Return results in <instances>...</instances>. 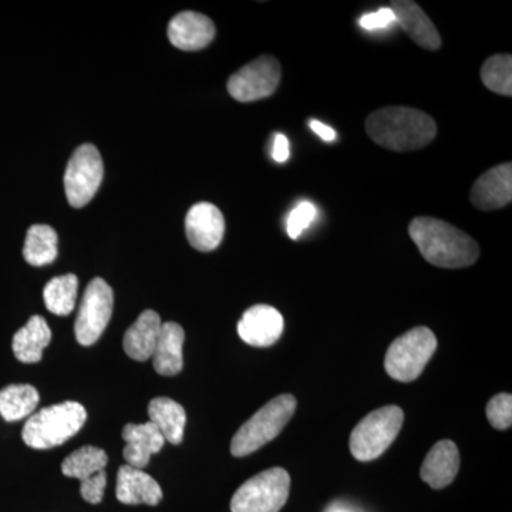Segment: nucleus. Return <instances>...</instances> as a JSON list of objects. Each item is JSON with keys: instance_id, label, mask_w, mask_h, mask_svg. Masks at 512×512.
Returning a JSON list of instances; mask_svg holds the SVG:
<instances>
[{"instance_id": "f257e3e1", "label": "nucleus", "mask_w": 512, "mask_h": 512, "mask_svg": "<svg viewBox=\"0 0 512 512\" xmlns=\"http://www.w3.org/2000/svg\"><path fill=\"white\" fill-rule=\"evenodd\" d=\"M367 136L377 146L406 153L429 146L437 136V124L429 114L410 107H383L366 120Z\"/></svg>"}, {"instance_id": "f03ea898", "label": "nucleus", "mask_w": 512, "mask_h": 512, "mask_svg": "<svg viewBox=\"0 0 512 512\" xmlns=\"http://www.w3.org/2000/svg\"><path fill=\"white\" fill-rule=\"evenodd\" d=\"M409 234L423 258L439 268H466L480 256V248L470 235L437 218H414Z\"/></svg>"}, {"instance_id": "7ed1b4c3", "label": "nucleus", "mask_w": 512, "mask_h": 512, "mask_svg": "<svg viewBox=\"0 0 512 512\" xmlns=\"http://www.w3.org/2000/svg\"><path fill=\"white\" fill-rule=\"evenodd\" d=\"M86 409L77 402H64L45 407L32 414L22 431L26 446L35 450H50L62 446L83 429Z\"/></svg>"}, {"instance_id": "20e7f679", "label": "nucleus", "mask_w": 512, "mask_h": 512, "mask_svg": "<svg viewBox=\"0 0 512 512\" xmlns=\"http://www.w3.org/2000/svg\"><path fill=\"white\" fill-rule=\"evenodd\" d=\"M295 410L296 399L292 394H281L266 403L232 437V456H249L265 444L271 443L291 421Z\"/></svg>"}, {"instance_id": "39448f33", "label": "nucleus", "mask_w": 512, "mask_h": 512, "mask_svg": "<svg viewBox=\"0 0 512 512\" xmlns=\"http://www.w3.org/2000/svg\"><path fill=\"white\" fill-rule=\"evenodd\" d=\"M436 349L434 333L426 326H419L394 340L387 350L384 369L397 382H413L423 373Z\"/></svg>"}, {"instance_id": "423d86ee", "label": "nucleus", "mask_w": 512, "mask_h": 512, "mask_svg": "<svg viewBox=\"0 0 512 512\" xmlns=\"http://www.w3.org/2000/svg\"><path fill=\"white\" fill-rule=\"evenodd\" d=\"M403 410L399 406H386L367 414L350 434V451L356 460H376L392 446L402 430Z\"/></svg>"}, {"instance_id": "0eeeda50", "label": "nucleus", "mask_w": 512, "mask_h": 512, "mask_svg": "<svg viewBox=\"0 0 512 512\" xmlns=\"http://www.w3.org/2000/svg\"><path fill=\"white\" fill-rule=\"evenodd\" d=\"M291 491V477L284 468H269L249 478L231 500L232 512H279Z\"/></svg>"}, {"instance_id": "6e6552de", "label": "nucleus", "mask_w": 512, "mask_h": 512, "mask_svg": "<svg viewBox=\"0 0 512 512\" xmlns=\"http://www.w3.org/2000/svg\"><path fill=\"white\" fill-rule=\"evenodd\" d=\"M103 175V160L97 147L83 144L77 148L64 173V191L69 204L74 208L89 204L99 191Z\"/></svg>"}, {"instance_id": "1a4fd4ad", "label": "nucleus", "mask_w": 512, "mask_h": 512, "mask_svg": "<svg viewBox=\"0 0 512 512\" xmlns=\"http://www.w3.org/2000/svg\"><path fill=\"white\" fill-rule=\"evenodd\" d=\"M113 289L104 279L94 278L87 285L79 313L74 322V335L82 346H92L103 335L113 315Z\"/></svg>"}, {"instance_id": "9d476101", "label": "nucleus", "mask_w": 512, "mask_h": 512, "mask_svg": "<svg viewBox=\"0 0 512 512\" xmlns=\"http://www.w3.org/2000/svg\"><path fill=\"white\" fill-rule=\"evenodd\" d=\"M281 74V63L274 56L258 57L229 77L228 93L241 103L266 99L278 89Z\"/></svg>"}, {"instance_id": "9b49d317", "label": "nucleus", "mask_w": 512, "mask_h": 512, "mask_svg": "<svg viewBox=\"0 0 512 512\" xmlns=\"http://www.w3.org/2000/svg\"><path fill=\"white\" fill-rule=\"evenodd\" d=\"M225 220L220 208L210 202L195 204L185 218V234L195 249L214 251L224 238Z\"/></svg>"}, {"instance_id": "f8f14e48", "label": "nucleus", "mask_w": 512, "mask_h": 512, "mask_svg": "<svg viewBox=\"0 0 512 512\" xmlns=\"http://www.w3.org/2000/svg\"><path fill=\"white\" fill-rule=\"evenodd\" d=\"M284 318L269 305H256L242 315L238 323L239 338L255 348H269L281 338Z\"/></svg>"}, {"instance_id": "ddd939ff", "label": "nucleus", "mask_w": 512, "mask_h": 512, "mask_svg": "<svg viewBox=\"0 0 512 512\" xmlns=\"http://www.w3.org/2000/svg\"><path fill=\"white\" fill-rule=\"evenodd\" d=\"M471 202L480 211H495L512 201V164L495 165L471 188Z\"/></svg>"}, {"instance_id": "4468645a", "label": "nucleus", "mask_w": 512, "mask_h": 512, "mask_svg": "<svg viewBox=\"0 0 512 512\" xmlns=\"http://www.w3.org/2000/svg\"><path fill=\"white\" fill-rule=\"evenodd\" d=\"M214 37V22L201 13H178L168 25V39L171 45L185 52L204 49L210 45Z\"/></svg>"}, {"instance_id": "2eb2a0df", "label": "nucleus", "mask_w": 512, "mask_h": 512, "mask_svg": "<svg viewBox=\"0 0 512 512\" xmlns=\"http://www.w3.org/2000/svg\"><path fill=\"white\" fill-rule=\"evenodd\" d=\"M124 460L128 466L143 470L150 463L153 454L163 450L165 439L161 431L151 421L144 424H126L123 429Z\"/></svg>"}, {"instance_id": "dca6fc26", "label": "nucleus", "mask_w": 512, "mask_h": 512, "mask_svg": "<svg viewBox=\"0 0 512 512\" xmlns=\"http://www.w3.org/2000/svg\"><path fill=\"white\" fill-rule=\"evenodd\" d=\"M392 9L396 22L402 26L404 32L410 36L416 45L423 49L439 50L441 47V36L429 16L423 12V9L416 2L410 0H397L392 2Z\"/></svg>"}, {"instance_id": "f3484780", "label": "nucleus", "mask_w": 512, "mask_h": 512, "mask_svg": "<svg viewBox=\"0 0 512 512\" xmlns=\"http://www.w3.org/2000/svg\"><path fill=\"white\" fill-rule=\"evenodd\" d=\"M117 500L127 505H151L156 507L163 500V490L153 477L143 470L121 466L117 473Z\"/></svg>"}, {"instance_id": "a211bd4d", "label": "nucleus", "mask_w": 512, "mask_h": 512, "mask_svg": "<svg viewBox=\"0 0 512 512\" xmlns=\"http://www.w3.org/2000/svg\"><path fill=\"white\" fill-rule=\"evenodd\" d=\"M460 470V454L451 440H441L434 444L421 466L420 476L424 483L434 490H441L453 483Z\"/></svg>"}, {"instance_id": "6ab92c4d", "label": "nucleus", "mask_w": 512, "mask_h": 512, "mask_svg": "<svg viewBox=\"0 0 512 512\" xmlns=\"http://www.w3.org/2000/svg\"><path fill=\"white\" fill-rule=\"evenodd\" d=\"M160 315L154 311H144L124 335V352L137 362H146L153 357L158 336L161 332Z\"/></svg>"}, {"instance_id": "aec40b11", "label": "nucleus", "mask_w": 512, "mask_h": 512, "mask_svg": "<svg viewBox=\"0 0 512 512\" xmlns=\"http://www.w3.org/2000/svg\"><path fill=\"white\" fill-rule=\"evenodd\" d=\"M184 329L178 323L167 322L161 325L156 349H154V369L161 376H175L183 370Z\"/></svg>"}, {"instance_id": "412c9836", "label": "nucleus", "mask_w": 512, "mask_h": 512, "mask_svg": "<svg viewBox=\"0 0 512 512\" xmlns=\"http://www.w3.org/2000/svg\"><path fill=\"white\" fill-rule=\"evenodd\" d=\"M52 340V330L45 318L35 315L13 336L12 349L22 363H37Z\"/></svg>"}, {"instance_id": "4be33fe9", "label": "nucleus", "mask_w": 512, "mask_h": 512, "mask_svg": "<svg viewBox=\"0 0 512 512\" xmlns=\"http://www.w3.org/2000/svg\"><path fill=\"white\" fill-rule=\"evenodd\" d=\"M148 416L165 441L174 446L183 443L187 413L180 403L168 397H156L148 404Z\"/></svg>"}, {"instance_id": "5701e85b", "label": "nucleus", "mask_w": 512, "mask_h": 512, "mask_svg": "<svg viewBox=\"0 0 512 512\" xmlns=\"http://www.w3.org/2000/svg\"><path fill=\"white\" fill-rule=\"evenodd\" d=\"M40 402L39 392L30 384H10L0 390V416L6 421H19L32 416Z\"/></svg>"}, {"instance_id": "b1692460", "label": "nucleus", "mask_w": 512, "mask_h": 512, "mask_svg": "<svg viewBox=\"0 0 512 512\" xmlns=\"http://www.w3.org/2000/svg\"><path fill=\"white\" fill-rule=\"evenodd\" d=\"M57 234L49 225H32L26 235L23 256L32 266H45L52 264L57 258Z\"/></svg>"}, {"instance_id": "393cba45", "label": "nucleus", "mask_w": 512, "mask_h": 512, "mask_svg": "<svg viewBox=\"0 0 512 512\" xmlns=\"http://www.w3.org/2000/svg\"><path fill=\"white\" fill-rule=\"evenodd\" d=\"M77 289H79V279L73 274L56 276L52 281L47 282L43 291L47 311L57 316L70 315L76 306Z\"/></svg>"}, {"instance_id": "a878e982", "label": "nucleus", "mask_w": 512, "mask_h": 512, "mask_svg": "<svg viewBox=\"0 0 512 512\" xmlns=\"http://www.w3.org/2000/svg\"><path fill=\"white\" fill-rule=\"evenodd\" d=\"M107 463H109V457L106 451L99 447L84 446L64 458L62 473L66 477L83 481L106 470Z\"/></svg>"}, {"instance_id": "bb28decb", "label": "nucleus", "mask_w": 512, "mask_h": 512, "mask_svg": "<svg viewBox=\"0 0 512 512\" xmlns=\"http://www.w3.org/2000/svg\"><path fill=\"white\" fill-rule=\"evenodd\" d=\"M481 82L491 92L501 96H512V56L495 55L488 57L481 67Z\"/></svg>"}, {"instance_id": "cd10ccee", "label": "nucleus", "mask_w": 512, "mask_h": 512, "mask_svg": "<svg viewBox=\"0 0 512 512\" xmlns=\"http://www.w3.org/2000/svg\"><path fill=\"white\" fill-rule=\"evenodd\" d=\"M487 417L494 429H510L512 424L511 394L500 393L494 396L487 404Z\"/></svg>"}, {"instance_id": "c85d7f7f", "label": "nucleus", "mask_w": 512, "mask_h": 512, "mask_svg": "<svg viewBox=\"0 0 512 512\" xmlns=\"http://www.w3.org/2000/svg\"><path fill=\"white\" fill-rule=\"evenodd\" d=\"M315 217V205L308 201L301 202V204L291 212L288 222H286V229H288L289 237L292 239H298L299 235H301L302 232L312 224Z\"/></svg>"}, {"instance_id": "c756f323", "label": "nucleus", "mask_w": 512, "mask_h": 512, "mask_svg": "<svg viewBox=\"0 0 512 512\" xmlns=\"http://www.w3.org/2000/svg\"><path fill=\"white\" fill-rule=\"evenodd\" d=\"M80 483H82L80 484V494H82L84 500L90 504H100L107 485L106 470L100 471V473L94 474L93 477L80 481Z\"/></svg>"}, {"instance_id": "7c9ffc66", "label": "nucleus", "mask_w": 512, "mask_h": 512, "mask_svg": "<svg viewBox=\"0 0 512 512\" xmlns=\"http://www.w3.org/2000/svg\"><path fill=\"white\" fill-rule=\"evenodd\" d=\"M396 22L393 10L390 8H382L377 12L367 13L360 19V26L365 30L384 29Z\"/></svg>"}, {"instance_id": "2f4dec72", "label": "nucleus", "mask_w": 512, "mask_h": 512, "mask_svg": "<svg viewBox=\"0 0 512 512\" xmlns=\"http://www.w3.org/2000/svg\"><path fill=\"white\" fill-rule=\"evenodd\" d=\"M289 141L284 134H275L274 146H272V158L276 163H286L289 160Z\"/></svg>"}, {"instance_id": "473e14b6", "label": "nucleus", "mask_w": 512, "mask_h": 512, "mask_svg": "<svg viewBox=\"0 0 512 512\" xmlns=\"http://www.w3.org/2000/svg\"><path fill=\"white\" fill-rule=\"evenodd\" d=\"M309 127L312 128L313 133L318 134L323 141H328V143H332L338 137V134H336L332 127L326 126L325 123H320L318 120L313 119L309 121Z\"/></svg>"}, {"instance_id": "72a5a7b5", "label": "nucleus", "mask_w": 512, "mask_h": 512, "mask_svg": "<svg viewBox=\"0 0 512 512\" xmlns=\"http://www.w3.org/2000/svg\"><path fill=\"white\" fill-rule=\"evenodd\" d=\"M335 512H345V511H342V510H338V511H335Z\"/></svg>"}]
</instances>
